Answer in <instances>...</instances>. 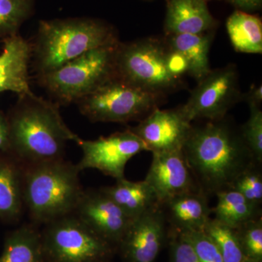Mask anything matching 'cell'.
Segmentation results:
<instances>
[{
  "instance_id": "cell-24",
  "label": "cell",
  "mask_w": 262,
  "mask_h": 262,
  "mask_svg": "<svg viewBox=\"0 0 262 262\" xmlns=\"http://www.w3.org/2000/svg\"><path fill=\"white\" fill-rule=\"evenodd\" d=\"M203 231L220 250L225 262H242L246 258L236 229L211 218Z\"/></svg>"
},
{
  "instance_id": "cell-36",
  "label": "cell",
  "mask_w": 262,
  "mask_h": 262,
  "mask_svg": "<svg viewBox=\"0 0 262 262\" xmlns=\"http://www.w3.org/2000/svg\"><path fill=\"white\" fill-rule=\"evenodd\" d=\"M203 1L206 2V3H208V2L212 1V0H203Z\"/></svg>"
},
{
  "instance_id": "cell-29",
  "label": "cell",
  "mask_w": 262,
  "mask_h": 262,
  "mask_svg": "<svg viewBox=\"0 0 262 262\" xmlns=\"http://www.w3.org/2000/svg\"><path fill=\"white\" fill-rule=\"evenodd\" d=\"M179 234H182L192 245L200 262H225L220 250L203 231Z\"/></svg>"
},
{
  "instance_id": "cell-27",
  "label": "cell",
  "mask_w": 262,
  "mask_h": 262,
  "mask_svg": "<svg viewBox=\"0 0 262 262\" xmlns=\"http://www.w3.org/2000/svg\"><path fill=\"white\" fill-rule=\"evenodd\" d=\"M239 244L248 259L261 262L262 259V216L249 221L236 228Z\"/></svg>"
},
{
  "instance_id": "cell-21",
  "label": "cell",
  "mask_w": 262,
  "mask_h": 262,
  "mask_svg": "<svg viewBox=\"0 0 262 262\" xmlns=\"http://www.w3.org/2000/svg\"><path fill=\"white\" fill-rule=\"evenodd\" d=\"M34 224H24L5 239L0 262H46L42 234Z\"/></svg>"
},
{
  "instance_id": "cell-25",
  "label": "cell",
  "mask_w": 262,
  "mask_h": 262,
  "mask_svg": "<svg viewBox=\"0 0 262 262\" xmlns=\"http://www.w3.org/2000/svg\"><path fill=\"white\" fill-rule=\"evenodd\" d=\"M34 0H0V38L18 34L22 24L34 11Z\"/></svg>"
},
{
  "instance_id": "cell-13",
  "label": "cell",
  "mask_w": 262,
  "mask_h": 262,
  "mask_svg": "<svg viewBox=\"0 0 262 262\" xmlns=\"http://www.w3.org/2000/svg\"><path fill=\"white\" fill-rule=\"evenodd\" d=\"M192 126L180 108L163 110L158 107L129 129L152 153L182 150Z\"/></svg>"
},
{
  "instance_id": "cell-2",
  "label": "cell",
  "mask_w": 262,
  "mask_h": 262,
  "mask_svg": "<svg viewBox=\"0 0 262 262\" xmlns=\"http://www.w3.org/2000/svg\"><path fill=\"white\" fill-rule=\"evenodd\" d=\"M7 117L10 154L24 165L63 159L67 143L81 139L66 124L58 103L32 91L18 95Z\"/></svg>"
},
{
  "instance_id": "cell-22",
  "label": "cell",
  "mask_w": 262,
  "mask_h": 262,
  "mask_svg": "<svg viewBox=\"0 0 262 262\" xmlns=\"http://www.w3.org/2000/svg\"><path fill=\"white\" fill-rule=\"evenodd\" d=\"M226 27L231 43L236 51L261 54V18L252 13L236 10L227 18Z\"/></svg>"
},
{
  "instance_id": "cell-17",
  "label": "cell",
  "mask_w": 262,
  "mask_h": 262,
  "mask_svg": "<svg viewBox=\"0 0 262 262\" xmlns=\"http://www.w3.org/2000/svg\"><path fill=\"white\" fill-rule=\"evenodd\" d=\"M218 22L203 0H166L165 35L211 32Z\"/></svg>"
},
{
  "instance_id": "cell-15",
  "label": "cell",
  "mask_w": 262,
  "mask_h": 262,
  "mask_svg": "<svg viewBox=\"0 0 262 262\" xmlns=\"http://www.w3.org/2000/svg\"><path fill=\"white\" fill-rule=\"evenodd\" d=\"M160 208L172 233L203 231L212 213L208 196L201 192L173 196L160 204Z\"/></svg>"
},
{
  "instance_id": "cell-11",
  "label": "cell",
  "mask_w": 262,
  "mask_h": 262,
  "mask_svg": "<svg viewBox=\"0 0 262 262\" xmlns=\"http://www.w3.org/2000/svg\"><path fill=\"white\" fill-rule=\"evenodd\" d=\"M73 213L96 234L117 246L134 220L101 189L84 190Z\"/></svg>"
},
{
  "instance_id": "cell-19",
  "label": "cell",
  "mask_w": 262,
  "mask_h": 262,
  "mask_svg": "<svg viewBox=\"0 0 262 262\" xmlns=\"http://www.w3.org/2000/svg\"><path fill=\"white\" fill-rule=\"evenodd\" d=\"M133 220L160 206L152 188L145 180L117 179L113 186L100 188Z\"/></svg>"
},
{
  "instance_id": "cell-32",
  "label": "cell",
  "mask_w": 262,
  "mask_h": 262,
  "mask_svg": "<svg viewBox=\"0 0 262 262\" xmlns=\"http://www.w3.org/2000/svg\"><path fill=\"white\" fill-rule=\"evenodd\" d=\"M10 127L8 117L0 112V154L10 153Z\"/></svg>"
},
{
  "instance_id": "cell-18",
  "label": "cell",
  "mask_w": 262,
  "mask_h": 262,
  "mask_svg": "<svg viewBox=\"0 0 262 262\" xmlns=\"http://www.w3.org/2000/svg\"><path fill=\"white\" fill-rule=\"evenodd\" d=\"M24 165L10 153L0 154V219L14 222L21 216Z\"/></svg>"
},
{
  "instance_id": "cell-5",
  "label": "cell",
  "mask_w": 262,
  "mask_h": 262,
  "mask_svg": "<svg viewBox=\"0 0 262 262\" xmlns=\"http://www.w3.org/2000/svg\"><path fill=\"white\" fill-rule=\"evenodd\" d=\"M120 42L91 50L53 72L36 76L37 83L59 106L77 103L116 77L115 53Z\"/></svg>"
},
{
  "instance_id": "cell-34",
  "label": "cell",
  "mask_w": 262,
  "mask_h": 262,
  "mask_svg": "<svg viewBox=\"0 0 262 262\" xmlns=\"http://www.w3.org/2000/svg\"><path fill=\"white\" fill-rule=\"evenodd\" d=\"M242 100H244L248 105L253 104L261 106L262 102V87L261 84L251 86L247 94L242 95Z\"/></svg>"
},
{
  "instance_id": "cell-16",
  "label": "cell",
  "mask_w": 262,
  "mask_h": 262,
  "mask_svg": "<svg viewBox=\"0 0 262 262\" xmlns=\"http://www.w3.org/2000/svg\"><path fill=\"white\" fill-rule=\"evenodd\" d=\"M3 40L0 54V93L11 91L20 95L30 92L29 68L32 44L19 34Z\"/></svg>"
},
{
  "instance_id": "cell-33",
  "label": "cell",
  "mask_w": 262,
  "mask_h": 262,
  "mask_svg": "<svg viewBox=\"0 0 262 262\" xmlns=\"http://www.w3.org/2000/svg\"><path fill=\"white\" fill-rule=\"evenodd\" d=\"M236 10L252 13L261 9L262 0H226Z\"/></svg>"
},
{
  "instance_id": "cell-3",
  "label": "cell",
  "mask_w": 262,
  "mask_h": 262,
  "mask_svg": "<svg viewBox=\"0 0 262 262\" xmlns=\"http://www.w3.org/2000/svg\"><path fill=\"white\" fill-rule=\"evenodd\" d=\"M120 42L117 30L102 19L78 17L42 20L32 44L36 76L60 68L91 50Z\"/></svg>"
},
{
  "instance_id": "cell-9",
  "label": "cell",
  "mask_w": 262,
  "mask_h": 262,
  "mask_svg": "<svg viewBox=\"0 0 262 262\" xmlns=\"http://www.w3.org/2000/svg\"><path fill=\"white\" fill-rule=\"evenodd\" d=\"M238 73L234 65L211 70L198 81L187 102L179 107L189 122L196 120L216 121L242 100Z\"/></svg>"
},
{
  "instance_id": "cell-38",
  "label": "cell",
  "mask_w": 262,
  "mask_h": 262,
  "mask_svg": "<svg viewBox=\"0 0 262 262\" xmlns=\"http://www.w3.org/2000/svg\"><path fill=\"white\" fill-rule=\"evenodd\" d=\"M46 262H50V261H46Z\"/></svg>"
},
{
  "instance_id": "cell-23",
  "label": "cell",
  "mask_w": 262,
  "mask_h": 262,
  "mask_svg": "<svg viewBox=\"0 0 262 262\" xmlns=\"http://www.w3.org/2000/svg\"><path fill=\"white\" fill-rule=\"evenodd\" d=\"M215 196L216 205L211 208L214 218L232 228L262 216L261 206L248 201L234 189H226Z\"/></svg>"
},
{
  "instance_id": "cell-20",
  "label": "cell",
  "mask_w": 262,
  "mask_h": 262,
  "mask_svg": "<svg viewBox=\"0 0 262 262\" xmlns=\"http://www.w3.org/2000/svg\"><path fill=\"white\" fill-rule=\"evenodd\" d=\"M213 34L211 31L198 34H172L164 37L169 47L184 56L187 62L188 75L198 82L212 70L209 51Z\"/></svg>"
},
{
  "instance_id": "cell-7",
  "label": "cell",
  "mask_w": 262,
  "mask_h": 262,
  "mask_svg": "<svg viewBox=\"0 0 262 262\" xmlns=\"http://www.w3.org/2000/svg\"><path fill=\"white\" fill-rule=\"evenodd\" d=\"M165 96L149 92L114 77L76 104L93 122L140 121L159 107Z\"/></svg>"
},
{
  "instance_id": "cell-35",
  "label": "cell",
  "mask_w": 262,
  "mask_h": 262,
  "mask_svg": "<svg viewBox=\"0 0 262 262\" xmlns=\"http://www.w3.org/2000/svg\"><path fill=\"white\" fill-rule=\"evenodd\" d=\"M242 262H257V261H253V260L248 259V258H245L244 261H243Z\"/></svg>"
},
{
  "instance_id": "cell-26",
  "label": "cell",
  "mask_w": 262,
  "mask_h": 262,
  "mask_svg": "<svg viewBox=\"0 0 262 262\" xmlns=\"http://www.w3.org/2000/svg\"><path fill=\"white\" fill-rule=\"evenodd\" d=\"M261 165L256 162L251 164L236 177L229 188L259 206L262 204Z\"/></svg>"
},
{
  "instance_id": "cell-6",
  "label": "cell",
  "mask_w": 262,
  "mask_h": 262,
  "mask_svg": "<svg viewBox=\"0 0 262 262\" xmlns=\"http://www.w3.org/2000/svg\"><path fill=\"white\" fill-rule=\"evenodd\" d=\"M168 52L164 37L120 42L115 53L116 77L135 87L164 96L178 91L184 87V80L169 70Z\"/></svg>"
},
{
  "instance_id": "cell-30",
  "label": "cell",
  "mask_w": 262,
  "mask_h": 262,
  "mask_svg": "<svg viewBox=\"0 0 262 262\" xmlns=\"http://www.w3.org/2000/svg\"><path fill=\"white\" fill-rule=\"evenodd\" d=\"M173 242L170 248L171 262H200L192 245L182 234L172 233Z\"/></svg>"
},
{
  "instance_id": "cell-10",
  "label": "cell",
  "mask_w": 262,
  "mask_h": 262,
  "mask_svg": "<svg viewBox=\"0 0 262 262\" xmlns=\"http://www.w3.org/2000/svg\"><path fill=\"white\" fill-rule=\"evenodd\" d=\"M77 144L82 151L76 164L80 172L96 169L116 180L125 178V166L131 158L147 151L145 144L129 128L95 140L80 139Z\"/></svg>"
},
{
  "instance_id": "cell-31",
  "label": "cell",
  "mask_w": 262,
  "mask_h": 262,
  "mask_svg": "<svg viewBox=\"0 0 262 262\" xmlns=\"http://www.w3.org/2000/svg\"><path fill=\"white\" fill-rule=\"evenodd\" d=\"M167 61L169 70L173 75L183 78V76L188 74V64L185 58L169 46Z\"/></svg>"
},
{
  "instance_id": "cell-37",
  "label": "cell",
  "mask_w": 262,
  "mask_h": 262,
  "mask_svg": "<svg viewBox=\"0 0 262 262\" xmlns=\"http://www.w3.org/2000/svg\"><path fill=\"white\" fill-rule=\"evenodd\" d=\"M145 1H151V0H145Z\"/></svg>"
},
{
  "instance_id": "cell-28",
  "label": "cell",
  "mask_w": 262,
  "mask_h": 262,
  "mask_svg": "<svg viewBox=\"0 0 262 262\" xmlns=\"http://www.w3.org/2000/svg\"><path fill=\"white\" fill-rule=\"evenodd\" d=\"M250 115L241 130L245 144L258 163L262 164V111L260 106L248 105Z\"/></svg>"
},
{
  "instance_id": "cell-14",
  "label": "cell",
  "mask_w": 262,
  "mask_h": 262,
  "mask_svg": "<svg viewBox=\"0 0 262 262\" xmlns=\"http://www.w3.org/2000/svg\"><path fill=\"white\" fill-rule=\"evenodd\" d=\"M144 180L152 188L159 205L180 194L201 192L182 149L152 152Z\"/></svg>"
},
{
  "instance_id": "cell-4",
  "label": "cell",
  "mask_w": 262,
  "mask_h": 262,
  "mask_svg": "<svg viewBox=\"0 0 262 262\" xmlns=\"http://www.w3.org/2000/svg\"><path fill=\"white\" fill-rule=\"evenodd\" d=\"M80 173L64 158L24 165V208L32 223L45 225L74 213L84 192Z\"/></svg>"
},
{
  "instance_id": "cell-8",
  "label": "cell",
  "mask_w": 262,
  "mask_h": 262,
  "mask_svg": "<svg viewBox=\"0 0 262 262\" xmlns=\"http://www.w3.org/2000/svg\"><path fill=\"white\" fill-rule=\"evenodd\" d=\"M41 231L50 262H107L115 246L72 214L46 224Z\"/></svg>"
},
{
  "instance_id": "cell-12",
  "label": "cell",
  "mask_w": 262,
  "mask_h": 262,
  "mask_svg": "<svg viewBox=\"0 0 262 262\" xmlns=\"http://www.w3.org/2000/svg\"><path fill=\"white\" fill-rule=\"evenodd\" d=\"M160 206L133 220L118 247L126 262H155L169 233Z\"/></svg>"
},
{
  "instance_id": "cell-1",
  "label": "cell",
  "mask_w": 262,
  "mask_h": 262,
  "mask_svg": "<svg viewBox=\"0 0 262 262\" xmlns=\"http://www.w3.org/2000/svg\"><path fill=\"white\" fill-rule=\"evenodd\" d=\"M182 151L200 192L208 198L229 189L236 177L256 162L241 130L225 118L192 125Z\"/></svg>"
}]
</instances>
